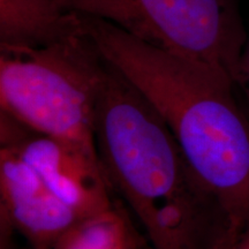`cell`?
<instances>
[{
  "instance_id": "1",
  "label": "cell",
  "mask_w": 249,
  "mask_h": 249,
  "mask_svg": "<svg viewBox=\"0 0 249 249\" xmlns=\"http://www.w3.org/2000/svg\"><path fill=\"white\" fill-rule=\"evenodd\" d=\"M102 57L169 128L229 223L249 227V118L229 74L155 48L102 18L80 14Z\"/></svg>"
},
{
  "instance_id": "8",
  "label": "cell",
  "mask_w": 249,
  "mask_h": 249,
  "mask_svg": "<svg viewBox=\"0 0 249 249\" xmlns=\"http://www.w3.org/2000/svg\"><path fill=\"white\" fill-rule=\"evenodd\" d=\"M147 239L133 223L129 211L116 200L107 209L77 219L53 249H145Z\"/></svg>"
},
{
  "instance_id": "4",
  "label": "cell",
  "mask_w": 249,
  "mask_h": 249,
  "mask_svg": "<svg viewBox=\"0 0 249 249\" xmlns=\"http://www.w3.org/2000/svg\"><path fill=\"white\" fill-rule=\"evenodd\" d=\"M76 13L107 21L142 42L219 68L236 85L248 34L238 0H59Z\"/></svg>"
},
{
  "instance_id": "3",
  "label": "cell",
  "mask_w": 249,
  "mask_h": 249,
  "mask_svg": "<svg viewBox=\"0 0 249 249\" xmlns=\"http://www.w3.org/2000/svg\"><path fill=\"white\" fill-rule=\"evenodd\" d=\"M107 73L85 28L43 48L0 49V113L98 154L96 117Z\"/></svg>"
},
{
  "instance_id": "2",
  "label": "cell",
  "mask_w": 249,
  "mask_h": 249,
  "mask_svg": "<svg viewBox=\"0 0 249 249\" xmlns=\"http://www.w3.org/2000/svg\"><path fill=\"white\" fill-rule=\"evenodd\" d=\"M95 139L108 181L149 249L213 248L229 220L160 116L108 62Z\"/></svg>"
},
{
  "instance_id": "9",
  "label": "cell",
  "mask_w": 249,
  "mask_h": 249,
  "mask_svg": "<svg viewBox=\"0 0 249 249\" xmlns=\"http://www.w3.org/2000/svg\"><path fill=\"white\" fill-rule=\"evenodd\" d=\"M242 231L244 230H241L240 227L233 225L231 223L227 224L225 229L218 235L211 249H234L239 235Z\"/></svg>"
},
{
  "instance_id": "7",
  "label": "cell",
  "mask_w": 249,
  "mask_h": 249,
  "mask_svg": "<svg viewBox=\"0 0 249 249\" xmlns=\"http://www.w3.org/2000/svg\"><path fill=\"white\" fill-rule=\"evenodd\" d=\"M83 30L80 15L59 0H0V49H35Z\"/></svg>"
},
{
  "instance_id": "5",
  "label": "cell",
  "mask_w": 249,
  "mask_h": 249,
  "mask_svg": "<svg viewBox=\"0 0 249 249\" xmlns=\"http://www.w3.org/2000/svg\"><path fill=\"white\" fill-rule=\"evenodd\" d=\"M0 144L15 149L81 218L107 209L116 202L98 154L34 132L2 113Z\"/></svg>"
},
{
  "instance_id": "6",
  "label": "cell",
  "mask_w": 249,
  "mask_h": 249,
  "mask_svg": "<svg viewBox=\"0 0 249 249\" xmlns=\"http://www.w3.org/2000/svg\"><path fill=\"white\" fill-rule=\"evenodd\" d=\"M1 226L17 231L33 249H53L80 219L38 172L9 145L0 144Z\"/></svg>"
},
{
  "instance_id": "10",
  "label": "cell",
  "mask_w": 249,
  "mask_h": 249,
  "mask_svg": "<svg viewBox=\"0 0 249 249\" xmlns=\"http://www.w3.org/2000/svg\"><path fill=\"white\" fill-rule=\"evenodd\" d=\"M234 249H249V227L240 233Z\"/></svg>"
}]
</instances>
